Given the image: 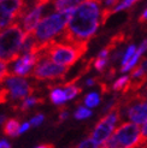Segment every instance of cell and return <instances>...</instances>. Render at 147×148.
<instances>
[{"instance_id": "5bb4252c", "label": "cell", "mask_w": 147, "mask_h": 148, "mask_svg": "<svg viewBox=\"0 0 147 148\" xmlns=\"http://www.w3.org/2000/svg\"><path fill=\"white\" fill-rule=\"evenodd\" d=\"M87 0H56L54 7L58 12H64V11H70L75 10L77 6L83 4Z\"/></svg>"}, {"instance_id": "1f68e13d", "label": "cell", "mask_w": 147, "mask_h": 148, "mask_svg": "<svg viewBox=\"0 0 147 148\" xmlns=\"http://www.w3.org/2000/svg\"><path fill=\"white\" fill-rule=\"evenodd\" d=\"M67 117H68V111L62 110V111H60V114H59V121H60V122H63Z\"/></svg>"}, {"instance_id": "cb8c5ba5", "label": "cell", "mask_w": 147, "mask_h": 148, "mask_svg": "<svg viewBox=\"0 0 147 148\" xmlns=\"http://www.w3.org/2000/svg\"><path fill=\"white\" fill-rule=\"evenodd\" d=\"M10 99V92H9V88L6 86L4 88H0V103H5L7 102Z\"/></svg>"}, {"instance_id": "836d02e7", "label": "cell", "mask_w": 147, "mask_h": 148, "mask_svg": "<svg viewBox=\"0 0 147 148\" xmlns=\"http://www.w3.org/2000/svg\"><path fill=\"white\" fill-rule=\"evenodd\" d=\"M36 147H39V148H47V147H49V148H52V147H54L52 143H42V145H39V146H36Z\"/></svg>"}, {"instance_id": "44dd1931", "label": "cell", "mask_w": 147, "mask_h": 148, "mask_svg": "<svg viewBox=\"0 0 147 148\" xmlns=\"http://www.w3.org/2000/svg\"><path fill=\"white\" fill-rule=\"evenodd\" d=\"M92 116V111L88 110L87 107H80L75 112V118L76 119H86V118Z\"/></svg>"}, {"instance_id": "30bf717a", "label": "cell", "mask_w": 147, "mask_h": 148, "mask_svg": "<svg viewBox=\"0 0 147 148\" xmlns=\"http://www.w3.org/2000/svg\"><path fill=\"white\" fill-rule=\"evenodd\" d=\"M36 63H38V57L32 53H25L23 56H21L16 60V64L12 68V71H10V73L16 76H22V77L30 76Z\"/></svg>"}, {"instance_id": "9a60e30c", "label": "cell", "mask_w": 147, "mask_h": 148, "mask_svg": "<svg viewBox=\"0 0 147 148\" xmlns=\"http://www.w3.org/2000/svg\"><path fill=\"white\" fill-rule=\"evenodd\" d=\"M49 98H51V100H52V102L56 103V105H62L65 100H68L65 90L60 89V88H56V89H53L52 92H51Z\"/></svg>"}, {"instance_id": "6da1fadb", "label": "cell", "mask_w": 147, "mask_h": 148, "mask_svg": "<svg viewBox=\"0 0 147 148\" xmlns=\"http://www.w3.org/2000/svg\"><path fill=\"white\" fill-rule=\"evenodd\" d=\"M104 0H87L77 6L71 13L60 38L57 40L72 45L88 43L99 28V18L101 16L100 6Z\"/></svg>"}, {"instance_id": "603a6c76", "label": "cell", "mask_w": 147, "mask_h": 148, "mask_svg": "<svg viewBox=\"0 0 147 148\" xmlns=\"http://www.w3.org/2000/svg\"><path fill=\"white\" fill-rule=\"evenodd\" d=\"M106 64H107V58H100V57H98L94 60V68L97 69L98 71H102V70H104V68L106 66Z\"/></svg>"}, {"instance_id": "8fae6325", "label": "cell", "mask_w": 147, "mask_h": 148, "mask_svg": "<svg viewBox=\"0 0 147 148\" xmlns=\"http://www.w3.org/2000/svg\"><path fill=\"white\" fill-rule=\"evenodd\" d=\"M41 16H42V7H38L34 6V9L32 10V12H29L23 19V27L24 30H32L34 29L38 23L41 21Z\"/></svg>"}, {"instance_id": "5b68a950", "label": "cell", "mask_w": 147, "mask_h": 148, "mask_svg": "<svg viewBox=\"0 0 147 148\" xmlns=\"http://www.w3.org/2000/svg\"><path fill=\"white\" fill-rule=\"evenodd\" d=\"M120 121V105H115L109 113L102 117L97 123L94 130L91 134V138L95 142L97 147H102L106 140L115 131V125Z\"/></svg>"}, {"instance_id": "d6986e66", "label": "cell", "mask_w": 147, "mask_h": 148, "mask_svg": "<svg viewBox=\"0 0 147 148\" xmlns=\"http://www.w3.org/2000/svg\"><path fill=\"white\" fill-rule=\"evenodd\" d=\"M137 1H139V0H123V1H121L117 6L113 7V9H112V13L123 11V10H126V9H129V7L135 5Z\"/></svg>"}, {"instance_id": "7402d4cb", "label": "cell", "mask_w": 147, "mask_h": 148, "mask_svg": "<svg viewBox=\"0 0 147 148\" xmlns=\"http://www.w3.org/2000/svg\"><path fill=\"white\" fill-rule=\"evenodd\" d=\"M136 47L134 46V45H131V46H129L128 47V49L126 51V53L123 54V59H122V65H124V64H127L130 59H131V57H133L134 54H135V52H136Z\"/></svg>"}, {"instance_id": "3957f363", "label": "cell", "mask_w": 147, "mask_h": 148, "mask_svg": "<svg viewBox=\"0 0 147 148\" xmlns=\"http://www.w3.org/2000/svg\"><path fill=\"white\" fill-rule=\"evenodd\" d=\"M87 48H88V43L72 45V43L60 42V41L57 42L56 39L52 42V45L46 49V57L60 65L71 66L86 53Z\"/></svg>"}, {"instance_id": "e0dca14e", "label": "cell", "mask_w": 147, "mask_h": 148, "mask_svg": "<svg viewBox=\"0 0 147 148\" xmlns=\"http://www.w3.org/2000/svg\"><path fill=\"white\" fill-rule=\"evenodd\" d=\"M81 93V88L77 86H74V83H67L65 84V94H67V99L71 100Z\"/></svg>"}, {"instance_id": "484cf974", "label": "cell", "mask_w": 147, "mask_h": 148, "mask_svg": "<svg viewBox=\"0 0 147 148\" xmlns=\"http://www.w3.org/2000/svg\"><path fill=\"white\" fill-rule=\"evenodd\" d=\"M43 122V116L42 114H36L35 117L32 118L30 121V124L33 125V127H39V125Z\"/></svg>"}, {"instance_id": "52a82bcc", "label": "cell", "mask_w": 147, "mask_h": 148, "mask_svg": "<svg viewBox=\"0 0 147 148\" xmlns=\"http://www.w3.org/2000/svg\"><path fill=\"white\" fill-rule=\"evenodd\" d=\"M69 66L54 63L47 57L41 58L35 64L30 76L35 79H62L68 73Z\"/></svg>"}, {"instance_id": "4316f807", "label": "cell", "mask_w": 147, "mask_h": 148, "mask_svg": "<svg viewBox=\"0 0 147 148\" xmlns=\"http://www.w3.org/2000/svg\"><path fill=\"white\" fill-rule=\"evenodd\" d=\"M77 147H80V148H84V147H97V145H95V142L89 137V138L84 140V141H82Z\"/></svg>"}, {"instance_id": "ac0fdd59", "label": "cell", "mask_w": 147, "mask_h": 148, "mask_svg": "<svg viewBox=\"0 0 147 148\" xmlns=\"http://www.w3.org/2000/svg\"><path fill=\"white\" fill-rule=\"evenodd\" d=\"M99 102H100V97L97 93H89L84 99V103L87 105V107H95L99 105Z\"/></svg>"}, {"instance_id": "8992f818", "label": "cell", "mask_w": 147, "mask_h": 148, "mask_svg": "<svg viewBox=\"0 0 147 148\" xmlns=\"http://www.w3.org/2000/svg\"><path fill=\"white\" fill-rule=\"evenodd\" d=\"M25 0H0V30L27 16Z\"/></svg>"}, {"instance_id": "d6a6232c", "label": "cell", "mask_w": 147, "mask_h": 148, "mask_svg": "<svg viewBox=\"0 0 147 148\" xmlns=\"http://www.w3.org/2000/svg\"><path fill=\"white\" fill-rule=\"evenodd\" d=\"M11 145L6 141H0V148H10Z\"/></svg>"}, {"instance_id": "7a4b0ae2", "label": "cell", "mask_w": 147, "mask_h": 148, "mask_svg": "<svg viewBox=\"0 0 147 148\" xmlns=\"http://www.w3.org/2000/svg\"><path fill=\"white\" fill-rule=\"evenodd\" d=\"M24 33L18 23H12L0 30V59L13 63L21 57V47Z\"/></svg>"}, {"instance_id": "9c48e42d", "label": "cell", "mask_w": 147, "mask_h": 148, "mask_svg": "<svg viewBox=\"0 0 147 148\" xmlns=\"http://www.w3.org/2000/svg\"><path fill=\"white\" fill-rule=\"evenodd\" d=\"M5 84L9 88L10 99L12 100H24L34 93L32 84L22 76L10 75L5 81Z\"/></svg>"}, {"instance_id": "d4e9b609", "label": "cell", "mask_w": 147, "mask_h": 148, "mask_svg": "<svg viewBox=\"0 0 147 148\" xmlns=\"http://www.w3.org/2000/svg\"><path fill=\"white\" fill-rule=\"evenodd\" d=\"M147 145V121L142 124L141 128V146Z\"/></svg>"}, {"instance_id": "ffe728a7", "label": "cell", "mask_w": 147, "mask_h": 148, "mask_svg": "<svg viewBox=\"0 0 147 148\" xmlns=\"http://www.w3.org/2000/svg\"><path fill=\"white\" fill-rule=\"evenodd\" d=\"M7 63L5 62H0V86H1L3 83H5V81L7 79V77H9L11 73L9 71V69H7V66H6Z\"/></svg>"}, {"instance_id": "2e32d148", "label": "cell", "mask_w": 147, "mask_h": 148, "mask_svg": "<svg viewBox=\"0 0 147 148\" xmlns=\"http://www.w3.org/2000/svg\"><path fill=\"white\" fill-rule=\"evenodd\" d=\"M35 103H43V99H40V98H27L23 100V102L21 103L19 107V111H22V112H27V111L29 110V107L35 105Z\"/></svg>"}, {"instance_id": "7c38bea8", "label": "cell", "mask_w": 147, "mask_h": 148, "mask_svg": "<svg viewBox=\"0 0 147 148\" xmlns=\"http://www.w3.org/2000/svg\"><path fill=\"white\" fill-rule=\"evenodd\" d=\"M146 49H147V39H145L144 41H142V43L140 45V47H139L137 49H136V52H135V54L131 57V59L127 63V64H124V65H122V69H121V72H127V71H129V70H131L134 68V66L137 64V62H139V59L141 58V56L146 52Z\"/></svg>"}, {"instance_id": "d590c367", "label": "cell", "mask_w": 147, "mask_h": 148, "mask_svg": "<svg viewBox=\"0 0 147 148\" xmlns=\"http://www.w3.org/2000/svg\"><path fill=\"white\" fill-rule=\"evenodd\" d=\"M5 121V116H0V123H3Z\"/></svg>"}, {"instance_id": "4dcf8cb0", "label": "cell", "mask_w": 147, "mask_h": 148, "mask_svg": "<svg viewBox=\"0 0 147 148\" xmlns=\"http://www.w3.org/2000/svg\"><path fill=\"white\" fill-rule=\"evenodd\" d=\"M146 21H147V9L142 12L140 18H139V22H140V23H144V22H146Z\"/></svg>"}, {"instance_id": "ba28073f", "label": "cell", "mask_w": 147, "mask_h": 148, "mask_svg": "<svg viewBox=\"0 0 147 148\" xmlns=\"http://www.w3.org/2000/svg\"><path fill=\"white\" fill-rule=\"evenodd\" d=\"M112 136L117 142V147L133 148L141 146V129L139 124L131 121L123 123L121 127L117 128Z\"/></svg>"}, {"instance_id": "4fadbf2b", "label": "cell", "mask_w": 147, "mask_h": 148, "mask_svg": "<svg viewBox=\"0 0 147 148\" xmlns=\"http://www.w3.org/2000/svg\"><path fill=\"white\" fill-rule=\"evenodd\" d=\"M19 121L17 118H10V119H6L4 125H3V132L6 136H12L16 137L19 134Z\"/></svg>"}, {"instance_id": "f1b7e54d", "label": "cell", "mask_w": 147, "mask_h": 148, "mask_svg": "<svg viewBox=\"0 0 147 148\" xmlns=\"http://www.w3.org/2000/svg\"><path fill=\"white\" fill-rule=\"evenodd\" d=\"M51 0H35V4L34 6H38V7H43L45 5H47Z\"/></svg>"}, {"instance_id": "f546056e", "label": "cell", "mask_w": 147, "mask_h": 148, "mask_svg": "<svg viewBox=\"0 0 147 148\" xmlns=\"http://www.w3.org/2000/svg\"><path fill=\"white\" fill-rule=\"evenodd\" d=\"M30 127H32V124H30V123H24V124L21 127V129H19V134H23V132L27 131Z\"/></svg>"}, {"instance_id": "83f0119b", "label": "cell", "mask_w": 147, "mask_h": 148, "mask_svg": "<svg viewBox=\"0 0 147 148\" xmlns=\"http://www.w3.org/2000/svg\"><path fill=\"white\" fill-rule=\"evenodd\" d=\"M120 1L121 0H104V3L106 4V7H110V9H113V6L120 4Z\"/></svg>"}, {"instance_id": "e575fe53", "label": "cell", "mask_w": 147, "mask_h": 148, "mask_svg": "<svg viewBox=\"0 0 147 148\" xmlns=\"http://www.w3.org/2000/svg\"><path fill=\"white\" fill-rule=\"evenodd\" d=\"M95 83H97V79H95V78H91V79L87 81V86H93Z\"/></svg>"}, {"instance_id": "277c9868", "label": "cell", "mask_w": 147, "mask_h": 148, "mask_svg": "<svg viewBox=\"0 0 147 148\" xmlns=\"http://www.w3.org/2000/svg\"><path fill=\"white\" fill-rule=\"evenodd\" d=\"M72 12L74 10L58 12L41 19L38 23V25L34 28L38 41L46 42L52 39H56V36L58 34H60L63 32V29L67 27Z\"/></svg>"}]
</instances>
